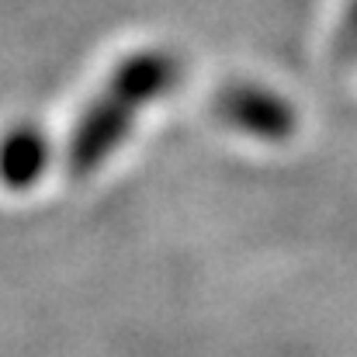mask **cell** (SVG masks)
Wrapping results in <instances>:
<instances>
[{
  "instance_id": "cell-1",
  "label": "cell",
  "mask_w": 357,
  "mask_h": 357,
  "mask_svg": "<svg viewBox=\"0 0 357 357\" xmlns=\"http://www.w3.org/2000/svg\"><path fill=\"white\" fill-rule=\"evenodd\" d=\"M135 115V105L125 101L121 94L108 91L77 128V139L70 146V167L77 170H91L98 160H105V153L119 142L128 128V121Z\"/></svg>"
},
{
  "instance_id": "cell-2",
  "label": "cell",
  "mask_w": 357,
  "mask_h": 357,
  "mask_svg": "<svg viewBox=\"0 0 357 357\" xmlns=\"http://www.w3.org/2000/svg\"><path fill=\"white\" fill-rule=\"evenodd\" d=\"M219 112L222 119L233 121L243 132H253L260 139H284L295 125L291 108L271 94V91H260V87H229L222 98H219Z\"/></svg>"
},
{
  "instance_id": "cell-3",
  "label": "cell",
  "mask_w": 357,
  "mask_h": 357,
  "mask_svg": "<svg viewBox=\"0 0 357 357\" xmlns=\"http://www.w3.org/2000/svg\"><path fill=\"white\" fill-rule=\"evenodd\" d=\"M174 77H177V63L170 56H163V52H139V56H128L115 70L108 91L121 94L125 101H132L139 108L149 98L163 94L174 84Z\"/></svg>"
},
{
  "instance_id": "cell-4",
  "label": "cell",
  "mask_w": 357,
  "mask_h": 357,
  "mask_svg": "<svg viewBox=\"0 0 357 357\" xmlns=\"http://www.w3.org/2000/svg\"><path fill=\"white\" fill-rule=\"evenodd\" d=\"M45 156H49L45 139H42L35 128L21 125V128H14V132L0 142V177H3L10 188H28V184L42 174Z\"/></svg>"
},
{
  "instance_id": "cell-5",
  "label": "cell",
  "mask_w": 357,
  "mask_h": 357,
  "mask_svg": "<svg viewBox=\"0 0 357 357\" xmlns=\"http://www.w3.org/2000/svg\"><path fill=\"white\" fill-rule=\"evenodd\" d=\"M337 45H340V52H354L357 49V0H351V7H347V17H344V28L337 35Z\"/></svg>"
}]
</instances>
